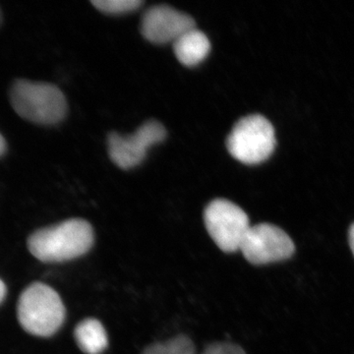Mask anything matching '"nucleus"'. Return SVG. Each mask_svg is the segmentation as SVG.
Instances as JSON below:
<instances>
[{
  "label": "nucleus",
  "mask_w": 354,
  "mask_h": 354,
  "mask_svg": "<svg viewBox=\"0 0 354 354\" xmlns=\"http://www.w3.org/2000/svg\"><path fill=\"white\" fill-rule=\"evenodd\" d=\"M92 225L82 218H71L37 230L28 239V248L44 263H62L87 254L94 245Z\"/></svg>",
  "instance_id": "obj_1"
},
{
  "label": "nucleus",
  "mask_w": 354,
  "mask_h": 354,
  "mask_svg": "<svg viewBox=\"0 0 354 354\" xmlns=\"http://www.w3.org/2000/svg\"><path fill=\"white\" fill-rule=\"evenodd\" d=\"M10 102L18 115L37 124H57L67 113L64 93L50 83L16 81L10 88Z\"/></svg>",
  "instance_id": "obj_2"
},
{
  "label": "nucleus",
  "mask_w": 354,
  "mask_h": 354,
  "mask_svg": "<svg viewBox=\"0 0 354 354\" xmlns=\"http://www.w3.org/2000/svg\"><path fill=\"white\" fill-rule=\"evenodd\" d=\"M17 314L26 332L37 337H51L64 325L65 307L53 288L35 283L21 295Z\"/></svg>",
  "instance_id": "obj_3"
},
{
  "label": "nucleus",
  "mask_w": 354,
  "mask_h": 354,
  "mask_svg": "<svg viewBox=\"0 0 354 354\" xmlns=\"http://www.w3.org/2000/svg\"><path fill=\"white\" fill-rule=\"evenodd\" d=\"M227 147L230 155L242 164H260L274 152L276 147L274 127L260 114L242 118L228 135Z\"/></svg>",
  "instance_id": "obj_4"
},
{
  "label": "nucleus",
  "mask_w": 354,
  "mask_h": 354,
  "mask_svg": "<svg viewBox=\"0 0 354 354\" xmlns=\"http://www.w3.org/2000/svg\"><path fill=\"white\" fill-rule=\"evenodd\" d=\"M204 223L211 239L225 253L239 250L251 227L245 212L239 205L225 199L209 203L204 211Z\"/></svg>",
  "instance_id": "obj_5"
},
{
  "label": "nucleus",
  "mask_w": 354,
  "mask_h": 354,
  "mask_svg": "<svg viewBox=\"0 0 354 354\" xmlns=\"http://www.w3.org/2000/svg\"><path fill=\"white\" fill-rule=\"evenodd\" d=\"M239 250L249 263L259 266L288 259L295 254V246L281 228L259 223L249 228Z\"/></svg>",
  "instance_id": "obj_6"
},
{
  "label": "nucleus",
  "mask_w": 354,
  "mask_h": 354,
  "mask_svg": "<svg viewBox=\"0 0 354 354\" xmlns=\"http://www.w3.org/2000/svg\"><path fill=\"white\" fill-rule=\"evenodd\" d=\"M167 137V130L157 120H149L128 136L118 133L109 135V153L111 160L122 169H130L141 164L149 149Z\"/></svg>",
  "instance_id": "obj_7"
},
{
  "label": "nucleus",
  "mask_w": 354,
  "mask_h": 354,
  "mask_svg": "<svg viewBox=\"0 0 354 354\" xmlns=\"http://www.w3.org/2000/svg\"><path fill=\"white\" fill-rule=\"evenodd\" d=\"M194 28H196L195 21L189 15L169 6L151 7L141 21L144 38L157 44L174 43Z\"/></svg>",
  "instance_id": "obj_8"
},
{
  "label": "nucleus",
  "mask_w": 354,
  "mask_h": 354,
  "mask_svg": "<svg viewBox=\"0 0 354 354\" xmlns=\"http://www.w3.org/2000/svg\"><path fill=\"white\" fill-rule=\"evenodd\" d=\"M211 50L208 37L200 30L186 32L174 43V55L180 64L187 67L196 66L206 59Z\"/></svg>",
  "instance_id": "obj_9"
},
{
  "label": "nucleus",
  "mask_w": 354,
  "mask_h": 354,
  "mask_svg": "<svg viewBox=\"0 0 354 354\" xmlns=\"http://www.w3.org/2000/svg\"><path fill=\"white\" fill-rule=\"evenodd\" d=\"M74 337L77 346L86 354H102L109 346L106 329L94 318L81 321L74 330Z\"/></svg>",
  "instance_id": "obj_10"
},
{
  "label": "nucleus",
  "mask_w": 354,
  "mask_h": 354,
  "mask_svg": "<svg viewBox=\"0 0 354 354\" xmlns=\"http://www.w3.org/2000/svg\"><path fill=\"white\" fill-rule=\"evenodd\" d=\"M141 354H196V349L189 337L178 335L169 341L150 344Z\"/></svg>",
  "instance_id": "obj_11"
},
{
  "label": "nucleus",
  "mask_w": 354,
  "mask_h": 354,
  "mask_svg": "<svg viewBox=\"0 0 354 354\" xmlns=\"http://www.w3.org/2000/svg\"><path fill=\"white\" fill-rule=\"evenodd\" d=\"M93 6L104 13L122 14L137 10L143 6L140 0H93Z\"/></svg>",
  "instance_id": "obj_12"
},
{
  "label": "nucleus",
  "mask_w": 354,
  "mask_h": 354,
  "mask_svg": "<svg viewBox=\"0 0 354 354\" xmlns=\"http://www.w3.org/2000/svg\"><path fill=\"white\" fill-rule=\"evenodd\" d=\"M201 354H246L244 349L232 342H215L209 344Z\"/></svg>",
  "instance_id": "obj_13"
},
{
  "label": "nucleus",
  "mask_w": 354,
  "mask_h": 354,
  "mask_svg": "<svg viewBox=\"0 0 354 354\" xmlns=\"http://www.w3.org/2000/svg\"><path fill=\"white\" fill-rule=\"evenodd\" d=\"M348 241L349 246H351V251H353V254L354 256V223H353V225H351V227H349Z\"/></svg>",
  "instance_id": "obj_14"
},
{
  "label": "nucleus",
  "mask_w": 354,
  "mask_h": 354,
  "mask_svg": "<svg viewBox=\"0 0 354 354\" xmlns=\"http://www.w3.org/2000/svg\"><path fill=\"white\" fill-rule=\"evenodd\" d=\"M6 295V286L4 285L3 281L0 279V304L3 301L4 297Z\"/></svg>",
  "instance_id": "obj_15"
},
{
  "label": "nucleus",
  "mask_w": 354,
  "mask_h": 354,
  "mask_svg": "<svg viewBox=\"0 0 354 354\" xmlns=\"http://www.w3.org/2000/svg\"><path fill=\"white\" fill-rule=\"evenodd\" d=\"M6 139L2 136L1 133H0V157L6 153Z\"/></svg>",
  "instance_id": "obj_16"
},
{
  "label": "nucleus",
  "mask_w": 354,
  "mask_h": 354,
  "mask_svg": "<svg viewBox=\"0 0 354 354\" xmlns=\"http://www.w3.org/2000/svg\"><path fill=\"white\" fill-rule=\"evenodd\" d=\"M0 18H1V14H0Z\"/></svg>",
  "instance_id": "obj_17"
}]
</instances>
